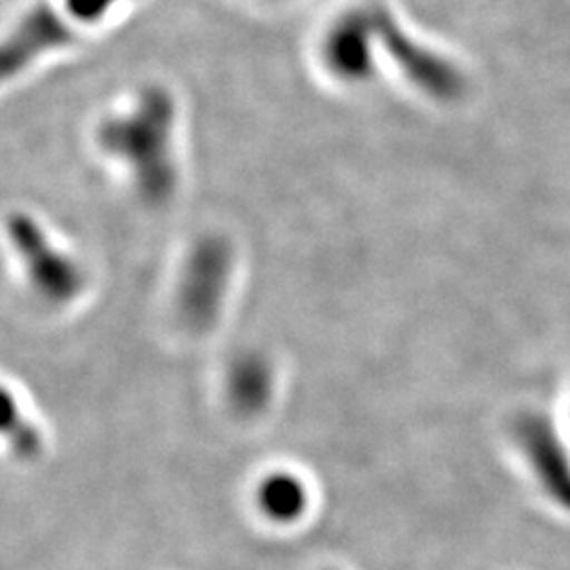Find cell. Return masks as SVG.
<instances>
[{"label": "cell", "mask_w": 570, "mask_h": 570, "mask_svg": "<svg viewBox=\"0 0 570 570\" xmlns=\"http://www.w3.org/2000/svg\"><path fill=\"white\" fill-rule=\"evenodd\" d=\"M121 0H63V13L77 23H96L102 20Z\"/></svg>", "instance_id": "9"}, {"label": "cell", "mask_w": 570, "mask_h": 570, "mask_svg": "<svg viewBox=\"0 0 570 570\" xmlns=\"http://www.w3.org/2000/svg\"><path fill=\"white\" fill-rule=\"evenodd\" d=\"M367 11L379 47L395 61L414 87L442 102L456 100L465 91L463 72L452 61L429 49L428 45L416 41L387 7L374 2L367 4Z\"/></svg>", "instance_id": "2"}, {"label": "cell", "mask_w": 570, "mask_h": 570, "mask_svg": "<svg viewBox=\"0 0 570 570\" xmlns=\"http://www.w3.org/2000/svg\"><path fill=\"white\" fill-rule=\"evenodd\" d=\"M9 239L20 254L30 282L47 301L70 303L81 294L85 287L81 265L63 254L30 214H11Z\"/></svg>", "instance_id": "3"}, {"label": "cell", "mask_w": 570, "mask_h": 570, "mask_svg": "<svg viewBox=\"0 0 570 570\" xmlns=\"http://www.w3.org/2000/svg\"><path fill=\"white\" fill-rule=\"evenodd\" d=\"M66 20L68 16L63 11L49 4H39L28 11L2 47V77L11 79L13 75H20L32 61L72 41L75 28Z\"/></svg>", "instance_id": "6"}, {"label": "cell", "mask_w": 570, "mask_h": 570, "mask_svg": "<svg viewBox=\"0 0 570 570\" xmlns=\"http://www.w3.org/2000/svg\"><path fill=\"white\" fill-rule=\"evenodd\" d=\"M374 28L367 7L355 9L332 26L324 41L326 66L341 81L364 82L374 70Z\"/></svg>", "instance_id": "7"}, {"label": "cell", "mask_w": 570, "mask_h": 570, "mask_svg": "<svg viewBox=\"0 0 570 570\" xmlns=\"http://www.w3.org/2000/svg\"><path fill=\"white\" fill-rule=\"evenodd\" d=\"M174 131L176 102L171 94L164 87H146L129 110L104 119L98 142L106 155L131 171L142 199L164 204L178 186Z\"/></svg>", "instance_id": "1"}, {"label": "cell", "mask_w": 570, "mask_h": 570, "mask_svg": "<svg viewBox=\"0 0 570 570\" xmlns=\"http://www.w3.org/2000/svg\"><path fill=\"white\" fill-rule=\"evenodd\" d=\"M513 438L541 487L551 499L570 511V459L558 433L543 414H522L513 425Z\"/></svg>", "instance_id": "5"}, {"label": "cell", "mask_w": 570, "mask_h": 570, "mask_svg": "<svg viewBox=\"0 0 570 570\" xmlns=\"http://www.w3.org/2000/svg\"><path fill=\"white\" fill-rule=\"evenodd\" d=\"M263 505L275 518H292L303 510V490L289 478H275L263 490Z\"/></svg>", "instance_id": "8"}, {"label": "cell", "mask_w": 570, "mask_h": 570, "mask_svg": "<svg viewBox=\"0 0 570 570\" xmlns=\"http://www.w3.org/2000/svg\"><path fill=\"white\" fill-rule=\"evenodd\" d=\"M233 273V249L223 237H205L193 247L178 287L186 326L209 330L218 322Z\"/></svg>", "instance_id": "4"}]
</instances>
